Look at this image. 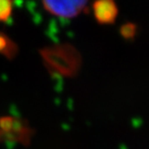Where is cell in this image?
Instances as JSON below:
<instances>
[{"label":"cell","mask_w":149,"mask_h":149,"mask_svg":"<svg viewBox=\"0 0 149 149\" xmlns=\"http://www.w3.org/2000/svg\"><path fill=\"white\" fill-rule=\"evenodd\" d=\"M86 1H43L42 6L50 15L60 18L77 16L86 7Z\"/></svg>","instance_id":"obj_1"},{"label":"cell","mask_w":149,"mask_h":149,"mask_svg":"<svg viewBox=\"0 0 149 149\" xmlns=\"http://www.w3.org/2000/svg\"><path fill=\"white\" fill-rule=\"evenodd\" d=\"M93 15L101 24H111L115 22L118 16V6L111 0H100L93 5Z\"/></svg>","instance_id":"obj_2"},{"label":"cell","mask_w":149,"mask_h":149,"mask_svg":"<svg viewBox=\"0 0 149 149\" xmlns=\"http://www.w3.org/2000/svg\"><path fill=\"white\" fill-rule=\"evenodd\" d=\"M18 51L17 45L4 33H0V54L8 58H14Z\"/></svg>","instance_id":"obj_3"},{"label":"cell","mask_w":149,"mask_h":149,"mask_svg":"<svg viewBox=\"0 0 149 149\" xmlns=\"http://www.w3.org/2000/svg\"><path fill=\"white\" fill-rule=\"evenodd\" d=\"M13 12V2L0 0V22H6Z\"/></svg>","instance_id":"obj_4"},{"label":"cell","mask_w":149,"mask_h":149,"mask_svg":"<svg viewBox=\"0 0 149 149\" xmlns=\"http://www.w3.org/2000/svg\"><path fill=\"white\" fill-rule=\"evenodd\" d=\"M136 33V26L132 23H127L121 26L120 34L126 40H131L135 37Z\"/></svg>","instance_id":"obj_5"}]
</instances>
